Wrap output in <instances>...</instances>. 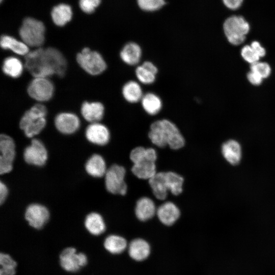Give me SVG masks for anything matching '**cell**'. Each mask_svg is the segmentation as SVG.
I'll use <instances>...</instances> for the list:
<instances>
[{
  "label": "cell",
  "mask_w": 275,
  "mask_h": 275,
  "mask_svg": "<svg viewBox=\"0 0 275 275\" xmlns=\"http://www.w3.org/2000/svg\"><path fill=\"white\" fill-rule=\"evenodd\" d=\"M24 59V66L34 77L48 78L54 75L62 77L67 68L63 54L53 47L35 48Z\"/></svg>",
  "instance_id": "6da1fadb"
},
{
  "label": "cell",
  "mask_w": 275,
  "mask_h": 275,
  "mask_svg": "<svg viewBox=\"0 0 275 275\" xmlns=\"http://www.w3.org/2000/svg\"><path fill=\"white\" fill-rule=\"evenodd\" d=\"M148 136L152 143L159 147L168 145L176 150L182 148L185 143L178 127L167 119L154 122L150 126Z\"/></svg>",
  "instance_id": "7a4b0ae2"
},
{
  "label": "cell",
  "mask_w": 275,
  "mask_h": 275,
  "mask_svg": "<svg viewBox=\"0 0 275 275\" xmlns=\"http://www.w3.org/2000/svg\"><path fill=\"white\" fill-rule=\"evenodd\" d=\"M47 113L46 106L41 103L35 104L24 113L19 125L26 137L33 138L45 128Z\"/></svg>",
  "instance_id": "3957f363"
},
{
  "label": "cell",
  "mask_w": 275,
  "mask_h": 275,
  "mask_svg": "<svg viewBox=\"0 0 275 275\" xmlns=\"http://www.w3.org/2000/svg\"><path fill=\"white\" fill-rule=\"evenodd\" d=\"M45 26L42 22L32 18H26L19 31L22 41L29 47H41L45 41Z\"/></svg>",
  "instance_id": "277c9868"
},
{
  "label": "cell",
  "mask_w": 275,
  "mask_h": 275,
  "mask_svg": "<svg viewBox=\"0 0 275 275\" xmlns=\"http://www.w3.org/2000/svg\"><path fill=\"white\" fill-rule=\"evenodd\" d=\"M157 153L153 148H145L132 161L131 171L138 178L150 179L156 174Z\"/></svg>",
  "instance_id": "5b68a950"
},
{
  "label": "cell",
  "mask_w": 275,
  "mask_h": 275,
  "mask_svg": "<svg viewBox=\"0 0 275 275\" xmlns=\"http://www.w3.org/2000/svg\"><path fill=\"white\" fill-rule=\"evenodd\" d=\"M76 61L85 72L91 75L101 74L107 67L101 54L88 47H84L80 52L77 53Z\"/></svg>",
  "instance_id": "8992f818"
},
{
  "label": "cell",
  "mask_w": 275,
  "mask_h": 275,
  "mask_svg": "<svg viewBox=\"0 0 275 275\" xmlns=\"http://www.w3.org/2000/svg\"><path fill=\"white\" fill-rule=\"evenodd\" d=\"M224 30L230 43L233 45L242 43L250 30L248 22L241 16H233L228 18L224 23Z\"/></svg>",
  "instance_id": "52a82bcc"
},
{
  "label": "cell",
  "mask_w": 275,
  "mask_h": 275,
  "mask_svg": "<svg viewBox=\"0 0 275 275\" xmlns=\"http://www.w3.org/2000/svg\"><path fill=\"white\" fill-rule=\"evenodd\" d=\"M126 171L122 166L113 164L105 174V185L107 190L113 194L125 195L127 185L124 181Z\"/></svg>",
  "instance_id": "ba28073f"
},
{
  "label": "cell",
  "mask_w": 275,
  "mask_h": 275,
  "mask_svg": "<svg viewBox=\"0 0 275 275\" xmlns=\"http://www.w3.org/2000/svg\"><path fill=\"white\" fill-rule=\"evenodd\" d=\"M54 91V87L52 81L45 77H34L26 89L29 96L39 102H46L50 100Z\"/></svg>",
  "instance_id": "9c48e42d"
},
{
  "label": "cell",
  "mask_w": 275,
  "mask_h": 275,
  "mask_svg": "<svg viewBox=\"0 0 275 275\" xmlns=\"http://www.w3.org/2000/svg\"><path fill=\"white\" fill-rule=\"evenodd\" d=\"M16 155L15 144L13 139L6 134L0 135V174L10 172Z\"/></svg>",
  "instance_id": "30bf717a"
},
{
  "label": "cell",
  "mask_w": 275,
  "mask_h": 275,
  "mask_svg": "<svg viewBox=\"0 0 275 275\" xmlns=\"http://www.w3.org/2000/svg\"><path fill=\"white\" fill-rule=\"evenodd\" d=\"M23 157L29 164L37 167L44 166L48 158V153L43 143L37 139H33L31 144L24 150Z\"/></svg>",
  "instance_id": "8fae6325"
},
{
  "label": "cell",
  "mask_w": 275,
  "mask_h": 275,
  "mask_svg": "<svg viewBox=\"0 0 275 275\" xmlns=\"http://www.w3.org/2000/svg\"><path fill=\"white\" fill-rule=\"evenodd\" d=\"M61 267L66 271L75 272L87 263V258L82 253H76L73 247H68L62 251L59 256Z\"/></svg>",
  "instance_id": "7c38bea8"
},
{
  "label": "cell",
  "mask_w": 275,
  "mask_h": 275,
  "mask_svg": "<svg viewBox=\"0 0 275 275\" xmlns=\"http://www.w3.org/2000/svg\"><path fill=\"white\" fill-rule=\"evenodd\" d=\"M24 217L30 226L36 229H40L48 222L49 212L44 205L32 203L26 207Z\"/></svg>",
  "instance_id": "4fadbf2b"
},
{
  "label": "cell",
  "mask_w": 275,
  "mask_h": 275,
  "mask_svg": "<svg viewBox=\"0 0 275 275\" xmlns=\"http://www.w3.org/2000/svg\"><path fill=\"white\" fill-rule=\"evenodd\" d=\"M57 129L64 134H71L79 129L80 122L78 116L74 113L62 112L58 114L54 120Z\"/></svg>",
  "instance_id": "5bb4252c"
},
{
  "label": "cell",
  "mask_w": 275,
  "mask_h": 275,
  "mask_svg": "<svg viewBox=\"0 0 275 275\" xmlns=\"http://www.w3.org/2000/svg\"><path fill=\"white\" fill-rule=\"evenodd\" d=\"M87 140L93 144L99 146L106 145L110 139V132L108 128L99 122L91 123L86 129Z\"/></svg>",
  "instance_id": "9a60e30c"
},
{
  "label": "cell",
  "mask_w": 275,
  "mask_h": 275,
  "mask_svg": "<svg viewBox=\"0 0 275 275\" xmlns=\"http://www.w3.org/2000/svg\"><path fill=\"white\" fill-rule=\"evenodd\" d=\"M83 118L91 123H96L102 119L104 114L103 104L98 101H84L80 107Z\"/></svg>",
  "instance_id": "2e32d148"
},
{
  "label": "cell",
  "mask_w": 275,
  "mask_h": 275,
  "mask_svg": "<svg viewBox=\"0 0 275 275\" xmlns=\"http://www.w3.org/2000/svg\"><path fill=\"white\" fill-rule=\"evenodd\" d=\"M222 154L225 159L231 165H237L242 157L240 144L234 140H229L223 143L221 148Z\"/></svg>",
  "instance_id": "e0dca14e"
},
{
  "label": "cell",
  "mask_w": 275,
  "mask_h": 275,
  "mask_svg": "<svg viewBox=\"0 0 275 275\" xmlns=\"http://www.w3.org/2000/svg\"><path fill=\"white\" fill-rule=\"evenodd\" d=\"M156 214L158 219L162 224L167 226H171L179 218L180 212L175 204L171 202H167L157 208Z\"/></svg>",
  "instance_id": "ac0fdd59"
},
{
  "label": "cell",
  "mask_w": 275,
  "mask_h": 275,
  "mask_svg": "<svg viewBox=\"0 0 275 275\" xmlns=\"http://www.w3.org/2000/svg\"><path fill=\"white\" fill-rule=\"evenodd\" d=\"M85 168L88 174L95 178L105 176L107 170L104 158L98 154H93L89 158L85 163Z\"/></svg>",
  "instance_id": "d6986e66"
},
{
  "label": "cell",
  "mask_w": 275,
  "mask_h": 275,
  "mask_svg": "<svg viewBox=\"0 0 275 275\" xmlns=\"http://www.w3.org/2000/svg\"><path fill=\"white\" fill-rule=\"evenodd\" d=\"M150 253V246L145 240L137 238L132 240L128 246L130 257L138 261L146 259Z\"/></svg>",
  "instance_id": "ffe728a7"
},
{
  "label": "cell",
  "mask_w": 275,
  "mask_h": 275,
  "mask_svg": "<svg viewBox=\"0 0 275 275\" xmlns=\"http://www.w3.org/2000/svg\"><path fill=\"white\" fill-rule=\"evenodd\" d=\"M153 201L148 197L140 198L136 202L135 213L137 218L141 221L151 218L156 213Z\"/></svg>",
  "instance_id": "44dd1931"
},
{
  "label": "cell",
  "mask_w": 275,
  "mask_h": 275,
  "mask_svg": "<svg viewBox=\"0 0 275 275\" xmlns=\"http://www.w3.org/2000/svg\"><path fill=\"white\" fill-rule=\"evenodd\" d=\"M121 60L129 65H135L140 61L142 56L141 47L136 43L126 44L120 52Z\"/></svg>",
  "instance_id": "7402d4cb"
},
{
  "label": "cell",
  "mask_w": 275,
  "mask_h": 275,
  "mask_svg": "<svg viewBox=\"0 0 275 275\" xmlns=\"http://www.w3.org/2000/svg\"><path fill=\"white\" fill-rule=\"evenodd\" d=\"M0 44L3 49L10 50L20 56H25L30 51L29 47L23 42L9 35L1 36Z\"/></svg>",
  "instance_id": "603a6c76"
},
{
  "label": "cell",
  "mask_w": 275,
  "mask_h": 275,
  "mask_svg": "<svg viewBox=\"0 0 275 275\" xmlns=\"http://www.w3.org/2000/svg\"><path fill=\"white\" fill-rule=\"evenodd\" d=\"M84 225L87 230L91 234L99 235L105 230V224L102 216L98 213L91 212L86 217Z\"/></svg>",
  "instance_id": "cb8c5ba5"
},
{
  "label": "cell",
  "mask_w": 275,
  "mask_h": 275,
  "mask_svg": "<svg viewBox=\"0 0 275 275\" xmlns=\"http://www.w3.org/2000/svg\"><path fill=\"white\" fill-rule=\"evenodd\" d=\"M149 184L154 195L159 200H164L168 195V189L167 186L164 172H159L149 180Z\"/></svg>",
  "instance_id": "d4e9b609"
},
{
  "label": "cell",
  "mask_w": 275,
  "mask_h": 275,
  "mask_svg": "<svg viewBox=\"0 0 275 275\" xmlns=\"http://www.w3.org/2000/svg\"><path fill=\"white\" fill-rule=\"evenodd\" d=\"M23 70L22 62L17 57H8L5 58L2 64V70L5 74L12 78L20 76Z\"/></svg>",
  "instance_id": "484cf974"
},
{
  "label": "cell",
  "mask_w": 275,
  "mask_h": 275,
  "mask_svg": "<svg viewBox=\"0 0 275 275\" xmlns=\"http://www.w3.org/2000/svg\"><path fill=\"white\" fill-rule=\"evenodd\" d=\"M122 93L124 99L130 103L138 102L141 100L144 95L141 86L134 80H130L125 84Z\"/></svg>",
  "instance_id": "4316f807"
},
{
  "label": "cell",
  "mask_w": 275,
  "mask_h": 275,
  "mask_svg": "<svg viewBox=\"0 0 275 275\" xmlns=\"http://www.w3.org/2000/svg\"><path fill=\"white\" fill-rule=\"evenodd\" d=\"M72 10L70 6L60 4L54 7L51 13L53 22L58 26H63L72 18Z\"/></svg>",
  "instance_id": "83f0119b"
},
{
  "label": "cell",
  "mask_w": 275,
  "mask_h": 275,
  "mask_svg": "<svg viewBox=\"0 0 275 275\" xmlns=\"http://www.w3.org/2000/svg\"><path fill=\"white\" fill-rule=\"evenodd\" d=\"M141 101L143 109L149 115H156L162 108L161 99L154 93H146L143 95Z\"/></svg>",
  "instance_id": "f1b7e54d"
},
{
  "label": "cell",
  "mask_w": 275,
  "mask_h": 275,
  "mask_svg": "<svg viewBox=\"0 0 275 275\" xmlns=\"http://www.w3.org/2000/svg\"><path fill=\"white\" fill-rule=\"evenodd\" d=\"M103 245L108 252L113 254H117L125 250L127 241L120 236L111 235L105 239Z\"/></svg>",
  "instance_id": "f546056e"
},
{
  "label": "cell",
  "mask_w": 275,
  "mask_h": 275,
  "mask_svg": "<svg viewBox=\"0 0 275 275\" xmlns=\"http://www.w3.org/2000/svg\"><path fill=\"white\" fill-rule=\"evenodd\" d=\"M165 179L169 191L174 195H179L182 191L183 178L173 172H164Z\"/></svg>",
  "instance_id": "4dcf8cb0"
},
{
  "label": "cell",
  "mask_w": 275,
  "mask_h": 275,
  "mask_svg": "<svg viewBox=\"0 0 275 275\" xmlns=\"http://www.w3.org/2000/svg\"><path fill=\"white\" fill-rule=\"evenodd\" d=\"M135 72L138 79L142 84H151L154 82L155 80L156 74L142 65L137 67Z\"/></svg>",
  "instance_id": "1f68e13d"
},
{
  "label": "cell",
  "mask_w": 275,
  "mask_h": 275,
  "mask_svg": "<svg viewBox=\"0 0 275 275\" xmlns=\"http://www.w3.org/2000/svg\"><path fill=\"white\" fill-rule=\"evenodd\" d=\"M139 7L145 11H155L165 4L164 0H138Z\"/></svg>",
  "instance_id": "d6a6232c"
},
{
  "label": "cell",
  "mask_w": 275,
  "mask_h": 275,
  "mask_svg": "<svg viewBox=\"0 0 275 275\" xmlns=\"http://www.w3.org/2000/svg\"><path fill=\"white\" fill-rule=\"evenodd\" d=\"M251 71H254L259 74L263 78L267 77L270 73L269 65L264 62H256L252 64L250 66Z\"/></svg>",
  "instance_id": "836d02e7"
},
{
  "label": "cell",
  "mask_w": 275,
  "mask_h": 275,
  "mask_svg": "<svg viewBox=\"0 0 275 275\" xmlns=\"http://www.w3.org/2000/svg\"><path fill=\"white\" fill-rule=\"evenodd\" d=\"M241 56L243 59L251 64L258 62L260 57L249 45L244 46L241 49Z\"/></svg>",
  "instance_id": "e575fe53"
},
{
  "label": "cell",
  "mask_w": 275,
  "mask_h": 275,
  "mask_svg": "<svg viewBox=\"0 0 275 275\" xmlns=\"http://www.w3.org/2000/svg\"><path fill=\"white\" fill-rule=\"evenodd\" d=\"M101 0H80L79 6L85 12L91 13L100 4Z\"/></svg>",
  "instance_id": "d590c367"
},
{
  "label": "cell",
  "mask_w": 275,
  "mask_h": 275,
  "mask_svg": "<svg viewBox=\"0 0 275 275\" xmlns=\"http://www.w3.org/2000/svg\"><path fill=\"white\" fill-rule=\"evenodd\" d=\"M0 265L3 268H15L17 263L9 255L1 253L0 254Z\"/></svg>",
  "instance_id": "8d00e7d4"
},
{
  "label": "cell",
  "mask_w": 275,
  "mask_h": 275,
  "mask_svg": "<svg viewBox=\"0 0 275 275\" xmlns=\"http://www.w3.org/2000/svg\"><path fill=\"white\" fill-rule=\"evenodd\" d=\"M248 79L249 81L253 85H260L263 78L260 76L257 73L250 71L247 75Z\"/></svg>",
  "instance_id": "74e56055"
},
{
  "label": "cell",
  "mask_w": 275,
  "mask_h": 275,
  "mask_svg": "<svg viewBox=\"0 0 275 275\" xmlns=\"http://www.w3.org/2000/svg\"><path fill=\"white\" fill-rule=\"evenodd\" d=\"M8 188L2 181H0V204L2 205L6 201L8 195Z\"/></svg>",
  "instance_id": "f35d334b"
},
{
  "label": "cell",
  "mask_w": 275,
  "mask_h": 275,
  "mask_svg": "<svg viewBox=\"0 0 275 275\" xmlns=\"http://www.w3.org/2000/svg\"><path fill=\"white\" fill-rule=\"evenodd\" d=\"M225 5L230 9L236 10L241 5L243 0H223Z\"/></svg>",
  "instance_id": "ab89813d"
},
{
  "label": "cell",
  "mask_w": 275,
  "mask_h": 275,
  "mask_svg": "<svg viewBox=\"0 0 275 275\" xmlns=\"http://www.w3.org/2000/svg\"><path fill=\"white\" fill-rule=\"evenodd\" d=\"M251 46L260 58L263 57L265 56V50L261 46L258 42H253L251 45Z\"/></svg>",
  "instance_id": "60d3db41"
},
{
  "label": "cell",
  "mask_w": 275,
  "mask_h": 275,
  "mask_svg": "<svg viewBox=\"0 0 275 275\" xmlns=\"http://www.w3.org/2000/svg\"><path fill=\"white\" fill-rule=\"evenodd\" d=\"M142 65L156 75L158 72V69L157 67L153 63L150 61H145L143 62Z\"/></svg>",
  "instance_id": "b9f144b4"
},
{
  "label": "cell",
  "mask_w": 275,
  "mask_h": 275,
  "mask_svg": "<svg viewBox=\"0 0 275 275\" xmlns=\"http://www.w3.org/2000/svg\"><path fill=\"white\" fill-rule=\"evenodd\" d=\"M15 268L1 267L0 269V275H15Z\"/></svg>",
  "instance_id": "7bdbcfd3"
},
{
  "label": "cell",
  "mask_w": 275,
  "mask_h": 275,
  "mask_svg": "<svg viewBox=\"0 0 275 275\" xmlns=\"http://www.w3.org/2000/svg\"><path fill=\"white\" fill-rule=\"evenodd\" d=\"M0 1H1V2H2L3 0H0Z\"/></svg>",
  "instance_id": "ee69618b"
}]
</instances>
